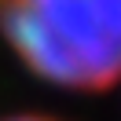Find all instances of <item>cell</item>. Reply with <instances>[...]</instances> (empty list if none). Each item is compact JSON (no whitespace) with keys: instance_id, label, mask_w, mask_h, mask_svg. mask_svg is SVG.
I'll return each instance as SVG.
<instances>
[{"instance_id":"2","label":"cell","mask_w":121,"mask_h":121,"mask_svg":"<svg viewBox=\"0 0 121 121\" xmlns=\"http://www.w3.org/2000/svg\"><path fill=\"white\" fill-rule=\"evenodd\" d=\"M0 121H59V117H48V114H11V117H0Z\"/></svg>"},{"instance_id":"1","label":"cell","mask_w":121,"mask_h":121,"mask_svg":"<svg viewBox=\"0 0 121 121\" xmlns=\"http://www.w3.org/2000/svg\"><path fill=\"white\" fill-rule=\"evenodd\" d=\"M0 33L22 66L55 88L121 84V0H0Z\"/></svg>"}]
</instances>
